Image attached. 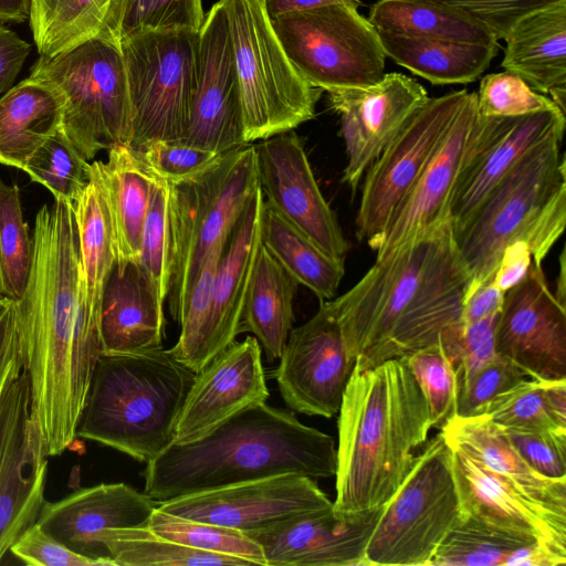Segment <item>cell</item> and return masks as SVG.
<instances>
[{
    "label": "cell",
    "instance_id": "obj_59",
    "mask_svg": "<svg viewBox=\"0 0 566 566\" xmlns=\"http://www.w3.org/2000/svg\"><path fill=\"white\" fill-rule=\"evenodd\" d=\"M565 564L566 556L539 542H531L514 549L504 566H559Z\"/></svg>",
    "mask_w": 566,
    "mask_h": 566
},
{
    "label": "cell",
    "instance_id": "obj_28",
    "mask_svg": "<svg viewBox=\"0 0 566 566\" xmlns=\"http://www.w3.org/2000/svg\"><path fill=\"white\" fill-rule=\"evenodd\" d=\"M102 355L139 354L163 347L164 303L139 262L115 265L99 312Z\"/></svg>",
    "mask_w": 566,
    "mask_h": 566
},
{
    "label": "cell",
    "instance_id": "obj_31",
    "mask_svg": "<svg viewBox=\"0 0 566 566\" xmlns=\"http://www.w3.org/2000/svg\"><path fill=\"white\" fill-rule=\"evenodd\" d=\"M107 159L90 163L102 189L113 232L116 264L139 262L142 232L156 182L127 146L111 148Z\"/></svg>",
    "mask_w": 566,
    "mask_h": 566
},
{
    "label": "cell",
    "instance_id": "obj_39",
    "mask_svg": "<svg viewBox=\"0 0 566 566\" xmlns=\"http://www.w3.org/2000/svg\"><path fill=\"white\" fill-rule=\"evenodd\" d=\"M94 542L116 566L252 565L244 558L185 546L148 527L108 528L97 533Z\"/></svg>",
    "mask_w": 566,
    "mask_h": 566
},
{
    "label": "cell",
    "instance_id": "obj_4",
    "mask_svg": "<svg viewBox=\"0 0 566 566\" xmlns=\"http://www.w3.org/2000/svg\"><path fill=\"white\" fill-rule=\"evenodd\" d=\"M338 514L384 505L415 462L431 429L424 398L402 358L354 365L338 410Z\"/></svg>",
    "mask_w": 566,
    "mask_h": 566
},
{
    "label": "cell",
    "instance_id": "obj_5",
    "mask_svg": "<svg viewBox=\"0 0 566 566\" xmlns=\"http://www.w3.org/2000/svg\"><path fill=\"white\" fill-rule=\"evenodd\" d=\"M565 128L531 149L486 195L469 220L453 232L467 270L469 292L493 281L500 258L514 241L528 244L542 264L566 224Z\"/></svg>",
    "mask_w": 566,
    "mask_h": 566
},
{
    "label": "cell",
    "instance_id": "obj_50",
    "mask_svg": "<svg viewBox=\"0 0 566 566\" xmlns=\"http://www.w3.org/2000/svg\"><path fill=\"white\" fill-rule=\"evenodd\" d=\"M10 552L30 566H116L109 557H93L70 548L38 523L20 535Z\"/></svg>",
    "mask_w": 566,
    "mask_h": 566
},
{
    "label": "cell",
    "instance_id": "obj_22",
    "mask_svg": "<svg viewBox=\"0 0 566 566\" xmlns=\"http://www.w3.org/2000/svg\"><path fill=\"white\" fill-rule=\"evenodd\" d=\"M262 350L254 336L233 342L195 375L184 400L172 443L209 434L239 412L269 398Z\"/></svg>",
    "mask_w": 566,
    "mask_h": 566
},
{
    "label": "cell",
    "instance_id": "obj_30",
    "mask_svg": "<svg viewBox=\"0 0 566 566\" xmlns=\"http://www.w3.org/2000/svg\"><path fill=\"white\" fill-rule=\"evenodd\" d=\"M440 432L458 448L543 506L566 515V480L535 471L515 449L505 431L486 415L454 417Z\"/></svg>",
    "mask_w": 566,
    "mask_h": 566
},
{
    "label": "cell",
    "instance_id": "obj_9",
    "mask_svg": "<svg viewBox=\"0 0 566 566\" xmlns=\"http://www.w3.org/2000/svg\"><path fill=\"white\" fill-rule=\"evenodd\" d=\"M29 76L59 95L61 133L86 161L128 145L132 111L119 43L93 39L55 56H40Z\"/></svg>",
    "mask_w": 566,
    "mask_h": 566
},
{
    "label": "cell",
    "instance_id": "obj_17",
    "mask_svg": "<svg viewBox=\"0 0 566 566\" xmlns=\"http://www.w3.org/2000/svg\"><path fill=\"white\" fill-rule=\"evenodd\" d=\"M565 126V113L558 107L515 117L483 116L476 112L450 201L453 232L531 149Z\"/></svg>",
    "mask_w": 566,
    "mask_h": 566
},
{
    "label": "cell",
    "instance_id": "obj_60",
    "mask_svg": "<svg viewBox=\"0 0 566 566\" xmlns=\"http://www.w3.org/2000/svg\"><path fill=\"white\" fill-rule=\"evenodd\" d=\"M265 10L270 20H274L280 15L312 10L316 8L345 4L358 9L363 3L360 0H265Z\"/></svg>",
    "mask_w": 566,
    "mask_h": 566
},
{
    "label": "cell",
    "instance_id": "obj_35",
    "mask_svg": "<svg viewBox=\"0 0 566 566\" xmlns=\"http://www.w3.org/2000/svg\"><path fill=\"white\" fill-rule=\"evenodd\" d=\"M378 33L386 56L433 85L474 82L500 49L499 42L479 44Z\"/></svg>",
    "mask_w": 566,
    "mask_h": 566
},
{
    "label": "cell",
    "instance_id": "obj_26",
    "mask_svg": "<svg viewBox=\"0 0 566 566\" xmlns=\"http://www.w3.org/2000/svg\"><path fill=\"white\" fill-rule=\"evenodd\" d=\"M156 507L154 500L125 483H102L55 502L45 501L36 523L70 548L101 557L106 555L94 542L97 533L147 527Z\"/></svg>",
    "mask_w": 566,
    "mask_h": 566
},
{
    "label": "cell",
    "instance_id": "obj_62",
    "mask_svg": "<svg viewBox=\"0 0 566 566\" xmlns=\"http://www.w3.org/2000/svg\"><path fill=\"white\" fill-rule=\"evenodd\" d=\"M565 250L563 249L559 256V273L557 275L556 292L554 293L555 298L558 303L566 307V275H565Z\"/></svg>",
    "mask_w": 566,
    "mask_h": 566
},
{
    "label": "cell",
    "instance_id": "obj_23",
    "mask_svg": "<svg viewBox=\"0 0 566 566\" xmlns=\"http://www.w3.org/2000/svg\"><path fill=\"white\" fill-rule=\"evenodd\" d=\"M382 509L338 514L331 507L245 535L261 546L266 566H367L366 547Z\"/></svg>",
    "mask_w": 566,
    "mask_h": 566
},
{
    "label": "cell",
    "instance_id": "obj_49",
    "mask_svg": "<svg viewBox=\"0 0 566 566\" xmlns=\"http://www.w3.org/2000/svg\"><path fill=\"white\" fill-rule=\"evenodd\" d=\"M205 17L201 0H129L122 23L120 40L144 30L200 31Z\"/></svg>",
    "mask_w": 566,
    "mask_h": 566
},
{
    "label": "cell",
    "instance_id": "obj_20",
    "mask_svg": "<svg viewBox=\"0 0 566 566\" xmlns=\"http://www.w3.org/2000/svg\"><path fill=\"white\" fill-rule=\"evenodd\" d=\"M182 142L219 154L247 144L232 42L220 0L199 31L197 81Z\"/></svg>",
    "mask_w": 566,
    "mask_h": 566
},
{
    "label": "cell",
    "instance_id": "obj_38",
    "mask_svg": "<svg viewBox=\"0 0 566 566\" xmlns=\"http://www.w3.org/2000/svg\"><path fill=\"white\" fill-rule=\"evenodd\" d=\"M261 242L321 302L335 296L345 273L344 260L325 253L265 203L261 219Z\"/></svg>",
    "mask_w": 566,
    "mask_h": 566
},
{
    "label": "cell",
    "instance_id": "obj_41",
    "mask_svg": "<svg viewBox=\"0 0 566 566\" xmlns=\"http://www.w3.org/2000/svg\"><path fill=\"white\" fill-rule=\"evenodd\" d=\"M32 265V238L23 220L20 190L0 177V296L18 301Z\"/></svg>",
    "mask_w": 566,
    "mask_h": 566
},
{
    "label": "cell",
    "instance_id": "obj_6",
    "mask_svg": "<svg viewBox=\"0 0 566 566\" xmlns=\"http://www.w3.org/2000/svg\"><path fill=\"white\" fill-rule=\"evenodd\" d=\"M195 375L164 347L101 355L76 437L149 462L172 443Z\"/></svg>",
    "mask_w": 566,
    "mask_h": 566
},
{
    "label": "cell",
    "instance_id": "obj_33",
    "mask_svg": "<svg viewBox=\"0 0 566 566\" xmlns=\"http://www.w3.org/2000/svg\"><path fill=\"white\" fill-rule=\"evenodd\" d=\"M62 102L46 83L29 76L0 97V164L23 169L61 130Z\"/></svg>",
    "mask_w": 566,
    "mask_h": 566
},
{
    "label": "cell",
    "instance_id": "obj_61",
    "mask_svg": "<svg viewBox=\"0 0 566 566\" xmlns=\"http://www.w3.org/2000/svg\"><path fill=\"white\" fill-rule=\"evenodd\" d=\"M30 0H0V24L29 19Z\"/></svg>",
    "mask_w": 566,
    "mask_h": 566
},
{
    "label": "cell",
    "instance_id": "obj_63",
    "mask_svg": "<svg viewBox=\"0 0 566 566\" xmlns=\"http://www.w3.org/2000/svg\"><path fill=\"white\" fill-rule=\"evenodd\" d=\"M261 1H264V2H265V0H261Z\"/></svg>",
    "mask_w": 566,
    "mask_h": 566
},
{
    "label": "cell",
    "instance_id": "obj_43",
    "mask_svg": "<svg viewBox=\"0 0 566 566\" xmlns=\"http://www.w3.org/2000/svg\"><path fill=\"white\" fill-rule=\"evenodd\" d=\"M427 403L430 427L441 430L457 417L460 367L441 342L401 357Z\"/></svg>",
    "mask_w": 566,
    "mask_h": 566
},
{
    "label": "cell",
    "instance_id": "obj_55",
    "mask_svg": "<svg viewBox=\"0 0 566 566\" xmlns=\"http://www.w3.org/2000/svg\"><path fill=\"white\" fill-rule=\"evenodd\" d=\"M22 368L14 323V301L0 296V392Z\"/></svg>",
    "mask_w": 566,
    "mask_h": 566
},
{
    "label": "cell",
    "instance_id": "obj_34",
    "mask_svg": "<svg viewBox=\"0 0 566 566\" xmlns=\"http://www.w3.org/2000/svg\"><path fill=\"white\" fill-rule=\"evenodd\" d=\"M298 285L261 244L244 301L239 334L252 333L270 363L280 358L292 331L293 300Z\"/></svg>",
    "mask_w": 566,
    "mask_h": 566
},
{
    "label": "cell",
    "instance_id": "obj_37",
    "mask_svg": "<svg viewBox=\"0 0 566 566\" xmlns=\"http://www.w3.org/2000/svg\"><path fill=\"white\" fill-rule=\"evenodd\" d=\"M368 20L379 31L408 38L464 43L499 42L481 23L434 0H378Z\"/></svg>",
    "mask_w": 566,
    "mask_h": 566
},
{
    "label": "cell",
    "instance_id": "obj_32",
    "mask_svg": "<svg viewBox=\"0 0 566 566\" xmlns=\"http://www.w3.org/2000/svg\"><path fill=\"white\" fill-rule=\"evenodd\" d=\"M129 0H30V28L40 56L52 57L86 41L120 44Z\"/></svg>",
    "mask_w": 566,
    "mask_h": 566
},
{
    "label": "cell",
    "instance_id": "obj_18",
    "mask_svg": "<svg viewBox=\"0 0 566 566\" xmlns=\"http://www.w3.org/2000/svg\"><path fill=\"white\" fill-rule=\"evenodd\" d=\"M255 146L258 184L264 203L335 259L348 251L335 213L314 177L301 139L293 132Z\"/></svg>",
    "mask_w": 566,
    "mask_h": 566
},
{
    "label": "cell",
    "instance_id": "obj_2",
    "mask_svg": "<svg viewBox=\"0 0 566 566\" xmlns=\"http://www.w3.org/2000/svg\"><path fill=\"white\" fill-rule=\"evenodd\" d=\"M469 282L448 220L377 258L329 303L350 357L365 369L437 342L453 346Z\"/></svg>",
    "mask_w": 566,
    "mask_h": 566
},
{
    "label": "cell",
    "instance_id": "obj_45",
    "mask_svg": "<svg viewBox=\"0 0 566 566\" xmlns=\"http://www.w3.org/2000/svg\"><path fill=\"white\" fill-rule=\"evenodd\" d=\"M483 413L503 429L566 431V419L555 411L546 380H521L497 395Z\"/></svg>",
    "mask_w": 566,
    "mask_h": 566
},
{
    "label": "cell",
    "instance_id": "obj_27",
    "mask_svg": "<svg viewBox=\"0 0 566 566\" xmlns=\"http://www.w3.org/2000/svg\"><path fill=\"white\" fill-rule=\"evenodd\" d=\"M263 206L264 197L258 186L229 233L213 280L211 308L196 374L239 335L251 274L262 244Z\"/></svg>",
    "mask_w": 566,
    "mask_h": 566
},
{
    "label": "cell",
    "instance_id": "obj_7",
    "mask_svg": "<svg viewBox=\"0 0 566 566\" xmlns=\"http://www.w3.org/2000/svg\"><path fill=\"white\" fill-rule=\"evenodd\" d=\"M259 186L255 146L226 151L207 170L170 185L169 311L179 321L211 249L226 240Z\"/></svg>",
    "mask_w": 566,
    "mask_h": 566
},
{
    "label": "cell",
    "instance_id": "obj_53",
    "mask_svg": "<svg viewBox=\"0 0 566 566\" xmlns=\"http://www.w3.org/2000/svg\"><path fill=\"white\" fill-rule=\"evenodd\" d=\"M481 23L500 41L528 13L558 0H434Z\"/></svg>",
    "mask_w": 566,
    "mask_h": 566
},
{
    "label": "cell",
    "instance_id": "obj_56",
    "mask_svg": "<svg viewBox=\"0 0 566 566\" xmlns=\"http://www.w3.org/2000/svg\"><path fill=\"white\" fill-rule=\"evenodd\" d=\"M533 262L528 244L524 241H514L503 250L493 282L505 293L525 277Z\"/></svg>",
    "mask_w": 566,
    "mask_h": 566
},
{
    "label": "cell",
    "instance_id": "obj_42",
    "mask_svg": "<svg viewBox=\"0 0 566 566\" xmlns=\"http://www.w3.org/2000/svg\"><path fill=\"white\" fill-rule=\"evenodd\" d=\"M147 527L159 536L198 551L235 556L252 565L266 566L261 546L233 528L177 516L158 506L151 513Z\"/></svg>",
    "mask_w": 566,
    "mask_h": 566
},
{
    "label": "cell",
    "instance_id": "obj_57",
    "mask_svg": "<svg viewBox=\"0 0 566 566\" xmlns=\"http://www.w3.org/2000/svg\"><path fill=\"white\" fill-rule=\"evenodd\" d=\"M30 50L28 42L0 24V95L11 88Z\"/></svg>",
    "mask_w": 566,
    "mask_h": 566
},
{
    "label": "cell",
    "instance_id": "obj_10",
    "mask_svg": "<svg viewBox=\"0 0 566 566\" xmlns=\"http://www.w3.org/2000/svg\"><path fill=\"white\" fill-rule=\"evenodd\" d=\"M462 518L452 447L439 432L384 504L366 547L367 566H428L443 537Z\"/></svg>",
    "mask_w": 566,
    "mask_h": 566
},
{
    "label": "cell",
    "instance_id": "obj_12",
    "mask_svg": "<svg viewBox=\"0 0 566 566\" xmlns=\"http://www.w3.org/2000/svg\"><path fill=\"white\" fill-rule=\"evenodd\" d=\"M271 22L289 60L313 87H368L385 75L387 56L378 30L355 8L333 4Z\"/></svg>",
    "mask_w": 566,
    "mask_h": 566
},
{
    "label": "cell",
    "instance_id": "obj_13",
    "mask_svg": "<svg viewBox=\"0 0 566 566\" xmlns=\"http://www.w3.org/2000/svg\"><path fill=\"white\" fill-rule=\"evenodd\" d=\"M470 92L453 91L429 97L366 170L356 217V237L377 251L382 233Z\"/></svg>",
    "mask_w": 566,
    "mask_h": 566
},
{
    "label": "cell",
    "instance_id": "obj_29",
    "mask_svg": "<svg viewBox=\"0 0 566 566\" xmlns=\"http://www.w3.org/2000/svg\"><path fill=\"white\" fill-rule=\"evenodd\" d=\"M501 66L566 112V0L522 18L504 39Z\"/></svg>",
    "mask_w": 566,
    "mask_h": 566
},
{
    "label": "cell",
    "instance_id": "obj_16",
    "mask_svg": "<svg viewBox=\"0 0 566 566\" xmlns=\"http://www.w3.org/2000/svg\"><path fill=\"white\" fill-rule=\"evenodd\" d=\"M496 354L527 378H566V307L555 298L542 264L504 293L495 329Z\"/></svg>",
    "mask_w": 566,
    "mask_h": 566
},
{
    "label": "cell",
    "instance_id": "obj_3",
    "mask_svg": "<svg viewBox=\"0 0 566 566\" xmlns=\"http://www.w3.org/2000/svg\"><path fill=\"white\" fill-rule=\"evenodd\" d=\"M334 439L265 402L230 418L203 438L171 443L147 462L144 493L157 504L282 474H336Z\"/></svg>",
    "mask_w": 566,
    "mask_h": 566
},
{
    "label": "cell",
    "instance_id": "obj_54",
    "mask_svg": "<svg viewBox=\"0 0 566 566\" xmlns=\"http://www.w3.org/2000/svg\"><path fill=\"white\" fill-rule=\"evenodd\" d=\"M499 314L500 312L476 322L463 324L460 338V385L499 356L495 350Z\"/></svg>",
    "mask_w": 566,
    "mask_h": 566
},
{
    "label": "cell",
    "instance_id": "obj_44",
    "mask_svg": "<svg viewBox=\"0 0 566 566\" xmlns=\"http://www.w3.org/2000/svg\"><path fill=\"white\" fill-rule=\"evenodd\" d=\"M22 170L50 190L54 200L70 203L80 196L90 178L88 161L61 130L30 157Z\"/></svg>",
    "mask_w": 566,
    "mask_h": 566
},
{
    "label": "cell",
    "instance_id": "obj_52",
    "mask_svg": "<svg viewBox=\"0 0 566 566\" xmlns=\"http://www.w3.org/2000/svg\"><path fill=\"white\" fill-rule=\"evenodd\" d=\"M503 430L535 471L551 479L566 480V431Z\"/></svg>",
    "mask_w": 566,
    "mask_h": 566
},
{
    "label": "cell",
    "instance_id": "obj_14",
    "mask_svg": "<svg viewBox=\"0 0 566 566\" xmlns=\"http://www.w3.org/2000/svg\"><path fill=\"white\" fill-rule=\"evenodd\" d=\"M46 472V454L31 418L30 379L22 368L0 392V563L36 523Z\"/></svg>",
    "mask_w": 566,
    "mask_h": 566
},
{
    "label": "cell",
    "instance_id": "obj_58",
    "mask_svg": "<svg viewBox=\"0 0 566 566\" xmlns=\"http://www.w3.org/2000/svg\"><path fill=\"white\" fill-rule=\"evenodd\" d=\"M504 292L493 281L479 284L464 294L462 323L470 324L501 311Z\"/></svg>",
    "mask_w": 566,
    "mask_h": 566
},
{
    "label": "cell",
    "instance_id": "obj_51",
    "mask_svg": "<svg viewBox=\"0 0 566 566\" xmlns=\"http://www.w3.org/2000/svg\"><path fill=\"white\" fill-rule=\"evenodd\" d=\"M527 378L509 360L497 356L459 387L457 417L482 415L500 394Z\"/></svg>",
    "mask_w": 566,
    "mask_h": 566
},
{
    "label": "cell",
    "instance_id": "obj_11",
    "mask_svg": "<svg viewBox=\"0 0 566 566\" xmlns=\"http://www.w3.org/2000/svg\"><path fill=\"white\" fill-rule=\"evenodd\" d=\"M132 111L130 149L182 140L197 81L199 31L144 30L122 38Z\"/></svg>",
    "mask_w": 566,
    "mask_h": 566
},
{
    "label": "cell",
    "instance_id": "obj_40",
    "mask_svg": "<svg viewBox=\"0 0 566 566\" xmlns=\"http://www.w3.org/2000/svg\"><path fill=\"white\" fill-rule=\"evenodd\" d=\"M531 543L472 517H463L443 537L428 566H504L511 553Z\"/></svg>",
    "mask_w": 566,
    "mask_h": 566
},
{
    "label": "cell",
    "instance_id": "obj_25",
    "mask_svg": "<svg viewBox=\"0 0 566 566\" xmlns=\"http://www.w3.org/2000/svg\"><path fill=\"white\" fill-rule=\"evenodd\" d=\"M476 112V94L470 92L418 179L389 218L376 259L450 220V201Z\"/></svg>",
    "mask_w": 566,
    "mask_h": 566
},
{
    "label": "cell",
    "instance_id": "obj_36",
    "mask_svg": "<svg viewBox=\"0 0 566 566\" xmlns=\"http://www.w3.org/2000/svg\"><path fill=\"white\" fill-rule=\"evenodd\" d=\"M88 181L71 203L78 253L81 290L91 314L99 321L106 281L116 263L106 202L88 163Z\"/></svg>",
    "mask_w": 566,
    "mask_h": 566
},
{
    "label": "cell",
    "instance_id": "obj_1",
    "mask_svg": "<svg viewBox=\"0 0 566 566\" xmlns=\"http://www.w3.org/2000/svg\"><path fill=\"white\" fill-rule=\"evenodd\" d=\"M14 323L31 418L46 457L60 455L76 438L102 355L99 321L81 290L70 202L54 200L35 216L32 265L25 292L14 301Z\"/></svg>",
    "mask_w": 566,
    "mask_h": 566
},
{
    "label": "cell",
    "instance_id": "obj_8",
    "mask_svg": "<svg viewBox=\"0 0 566 566\" xmlns=\"http://www.w3.org/2000/svg\"><path fill=\"white\" fill-rule=\"evenodd\" d=\"M240 87L247 144L286 133L315 117L323 91L311 86L285 54L261 0H220Z\"/></svg>",
    "mask_w": 566,
    "mask_h": 566
},
{
    "label": "cell",
    "instance_id": "obj_24",
    "mask_svg": "<svg viewBox=\"0 0 566 566\" xmlns=\"http://www.w3.org/2000/svg\"><path fill=\"white\" fill-rule=\"evenodd\" d=\"M452 470L463 517L539 542L566 556V515L530 499L509 480L453 447Z\"/></svg>",
    "mask_w": 566,
    "mask_h": 566
},
{
    "label": "cell",
    "instance_id": "obj_47",
    "mask_svg": "<svg viewBox=\"0 0 566 566\" xmlns=\"http://www.w3.org/2000/svg\"><path fill=\"white\" fill-rule=\"evenodd\" d=\"M157 179L169 185L189 180L211 167L223 154L182 140H151L132 149Z\"/></svg>",
    "mask_w": 566,
    "mask_h": 566
},
{
    "label": "cell",
    "instance_id": "obj_21",
    "mask_svg": "<svg viewBox=\"0 0 566 566\" xmlns=\"http://www.w3.org/2000/svg\"><path fill=\"white\" fill-rule=\"evenodd\" d=\"M327 93L331 108L339 115L345 142L343 181L355 192L369 166L429 96L420 83L397 72L385 73L368 87Z\"/></svg>",
    "mask_w": 566,
    "mask_h": 566
},
{
    "label": "cell",
    "instance_id": "obj_19",
    "mask_svg": "<svg viewBox=\"0 0 566 566\" xmlns=\"http://www.w3.org/2000/svg\"><path fill=\"white\" fill-rule=\"evenodd\" d=\"M164 512L249 533L289 517L333 507L314 479L282 474L157 504Z\"/></svg>",
    "mask_w": 566,
    "mask_h": 566
},
{
    "label": "cell",
    "instance_id": "obj_46",
    "mask_svg": "<svg viewBox=\"0 0 566 566\" xmlns=\"http://www.w3.org/2000/svg\"><path fill=\"white\" fill-rule=\"evenodd\" d=\"M170 185L156 179L146 214L139 263L161 303L169 290V220L168 201Z\"/></svg>",
    "mask_w": 566,
    "mask_h": 566
},
{
    "label": "cell",
    "instance_id": "obj_15",
    "mask_svg": "<svg viewBox=\"0 0 566 566\" xmlns=\"http://www.w3.org/2000/svg\"><path fill=\"white\" fill-rule=\"evenodd\" d=\"M279 359L273 377L293 411L324 418L338 412L355 360L329 300L321 302L311 319L292 328Z\"/></svg>",
    "mask_w": 566,
    "mask_h": 566
},
{
    "label": "cell",
    "instance_id": "obj_48",
    "mask_svg": "<svg viewBox=\"0 0 566 566\" xmlns=\"http://www.w3.org/2000/svg\"><path fill=\"white\" fill-rule=\"evenodd\" d=\"M475 94L478 113L483 116L515 117L558 107L549 97L507 71L483 76Z\"/></svg>",
    "mask_w": 566,
    "mask_h": 566
}]
</instances>
